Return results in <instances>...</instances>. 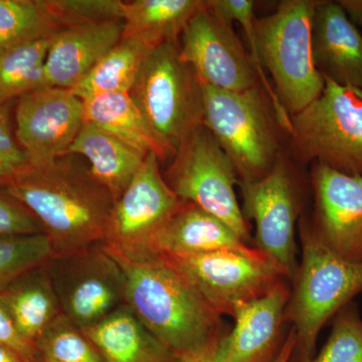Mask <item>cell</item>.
Returning a JSON list of instances; mask_svg holds the SVG:
<instances>
[{
	"label": "cell",
	"instance_id": "484cf974",
	"mask_svg": "<svg viewBox=\"0 0 362 362\" xmlns=\"http://www.w3.org/2000/svg\"><path fill=\"white\" fill-rule=\"evenodd\" d=\"M63 30L47 0H0V56Z\"/></svg>",
	"mask_w": 362,
	"mask_h": 362
},
{
	"label": "cell",
	"instance_id": "ab89813d",
	"mask_svg": "<svg viewBox=\"0 0 362 362\" xmlns=\"http://www.w3.org/2000/svg\"><path fill=\"white\" fill-rule=\"evenodd\" d=\"M44 362H54V361H45Z\"/></svg>",
	"mask_w": 362,
	"mask_h": 362
},
{
	"label": "cell",
	"instance_id": "7402d4cb",
	"mask_svg": "<svg viewBox=\"0 0 362 362\" xmlns=\"http://www.w3.org/2000/svg\"><path fill=\"white\" fill-rule=\"evenodd\" d=\"M83 101L85 122L110 133L144 156L156 154L161 162L173 159V154L150 127L129 93L99 95Z\"/></svg>",
	"mask_w": 362,
	"mask_h": 362
},
{
	"label": "cell",
	"instance_id": "6da1fadb",
	"mask_svg": "<svg viewBox=\"0 0 362 362\" xmlns=\"http://www.w3.org/2000/svg\"><path fill=\"white\" fill-rule=\"evenodd\" d=\"M125 278V303L176 356L197 354L225 335L221 316L163 255L105 246Z\"/></svg>",
	"mask_w": 362,
	"mask_h": 362
},
{
	"label": "cell",
	"instance_id": "f1b7e54d",
	"mask_svg": "<svg viewBox=\"0 0 362 362\" xmlns=\"http://www.w3.org/2000/svg\"><path fill=\"white\" fill-rule=\"evenodd\" d=\"M207 6L214 11L216 16H220L226 23L233 25V21L239 23L244 30L247 42L251 47L250 58L252 59V66L258 76L259 83L266 93L267 97L270 100L272 108L277 119L279 126L286 132L291 131V117L285 110L282 103L276 94L275 89L271 85L270 81L266 76L265 69L259 61L258 51L254 40L255 2L252 0H209Z\"/></svg>",
	"mask_w": 362,
	"mask_h": 362
},
{
	"label": "cell",
	"instance_id": "44dd1931",
	"mask_svg": "<svg viewBox=\"0 0 362 362\" xmlns=\"http://www.w3.org/2000/svg\"><path fill=\"white\" fill-rule=\"evenodd\" d=\"M82 331L106 362H177L175 354L152 335L127 304Z\"/></svg>",
	"mask_w": 362,
	"mask_h": 362
},
{
	"label": "cell",
	"instance_id": "836d02e7",
	"mask_svg": "<svg viewBox=\"0 0 362 362\" xmlns=\"http://www.w3.org/2000/svg\"><path fill=\"white\" fill-rule=\"evenodd\" d=\"M44 233L39 221L25 207L0 195V238L23 237Z\"/></svg>",
	"mask_w": 362,
	"mask_h": 362
},
{
	"label": "cell",
	"instance_id": "3957f363",
	"mask_svg": "<svg viewBox=\"0 0 362 362\" xmlns=\"http://www.w3.org/2000/svg\"><path fill=\"white\" fill-rule=\"evenodd\" d=\"M301 262L293 279L286 322L296 335L294 358L315 356L319 333L331 319L362 292V264L340 258L321 240L312 221H299Z\"/></svg>",
	"mask_w": 362,
	"mask_h": 362
},
{
	"label": "cell",
	"instance_id": "277c9868",
	"mask_svg": "<svg viewBox=\"0 0 362 362\" xmlns=\"http://www.w3.org/2000/svg\"><path fill=\"white\" fill-rule=\"evenodd\" d=\"M201 84L202 123L233 161L239 183L265 177L282 152L278 121L263 88L258 85L244 92H233Z\"/></svg>",
	"mask_w": 362,
	"mask_h": 362
},
{
	"label": "cell",
	"instance_id": "ffe728a7",
	"mask_svg": "<svg viewBox=\"0 0 362 362\" xmlns=\"http://www.w3.org/2000/svg\"><path fill=\"white\" fill-rule=\"evenodd\" d=\"M80 156L89 161V171L108 190L114 202L141 168L147 156L101 128L85 122L66 156Z\"/></svg>",
	"mask_w": 362,
	"mask_h": 362
},
{
	"label": "cell",
	"instance_id": "8d00e7d4",
	"mask_svg": "<svg viewBox=\"0 0 362 362\" xmlns=\"http://www.w3.org/2000/svg\"><path fill=\"white\" fill-rule=\"evenodd\" d=\"M354 25L362 28V0H337Z\"/></svg>",
	"mask_w": 362,
	"mask_h": 362
},
{
	"label": "cell",
	"instance_id": "9a60e30c",
	"mask_svg": "<svg viewBox=\"0 0 362 362\" xmlns=\"http://www.w3.org/2000/svg\"><path fill=\"white\" fill-rule=\"evenodd\" d=\"M311 182L317 235L340 258L362 264V176L314 163Z\"/></svg>",
	"mask_w": 362,
	"mask_h": 362
},
{
	"label": "cell",
	"instance_id": "30bf717a",
	"mask_svg": "<svg viewBox=\"0 0 362 362\" xmlns=\"http://www.w3.org/2000/svg\"><path fill=\"white\" fill-rule=\"evenodd\" d=\"M49 269L62 313L81 330L126 304L123 272L103 244L54 257Z\"/></svg>",
	"mask_w": 362,
	"mask_h": 362
},
{
	"label": "cell",
	"instance_id": "e575fe53",
	"mask_svg": "<svg viewBox=\"0 0 362 362\" xmlns=\"http://www.w3.org/2000/svg\"><path fill=\"white\" fill-rule=\"evenodd\" d=\"M0 344L13 350L28 362H42L37 346L25 339L14 325L11 314L0 298Z\"/></svg>",
	"mask_w": 362,
	"mask_h": 362
},
{
	"label": "cell",
	"instance_id": "2e32d148",
	"mask_svg": "<svg viewBox=\"0 0 362 362\" xmlns=\"http://www.w3.org/2000/svg\"><path fill=\"white\" fill-rule=\"evenodd\" d=\"M290 289L283 282L258 299L238 305L235 326L218 343L223 362H273L282 349Z\"/></svg>",
	"mask_w": 362,
	"mask_h": 362
},
{
	"label": "cell",
	"instance_id": "5bb4252c",
	"mask_svg": "<svg viewBox=\"0 0 362 362\" xmlns=\"http://www.w3.org/2000/svg\"><path fill=\"white\" fill-rule=\"evenodd\" d=\"M85 123L84 101L71 90L42 87L23 95L16 109V137L33 166L66 156Z\"/></svg>",
	"mask_w": 362,
	"mask_h": 362
},
{
	"label": "cell",
	"instance_id": "52a82bcc",
	"mask_svg": "<svg viewBox=\"0 0 362 362\" xmlns=\"http://www.w3.org/2000/svg\"><path fill=\"white\" fill-rule=\"evenodd\" d=\"M129 94L173 156L204 121L202 84L181 59L178 42L159 45L149 54Z\"/></svg>",
	"mask_w": 362,
	"mask_h": 362
},
{
	"label": "cell",
	"instance_id": "f35d334b",
	"mask_svg": "<svg viewBox=\"0 0 362 362\" xmlns=\"http://www.w3.org/2000/svg\"><path fill=\"white\" fill-rule=\"evenodd\" d=\"M0 362H28L13 350L0 344Z\"/></svg>",
	"mask_w": 362,
	"mask_h": 362
},
{
	"label": "cell",
	"instance_id": "f546056e",
	"mask_svg": "<svg viewBox=\"0 0 362 362\" xmlns=\"http://www.w3.org/2000/svg\"><path fill=\"white\" fill-rule=\"evenodd\" d=\"M51 242L44 233L0 238V289L54 258Z\"/></svg>",
	"mask_w": 362,
	"mask_h": 362
},
{
	"label": "cell",
	"instance_id": "1f68e13d",
	"mask_svg": "<svg viewBox=\"0 0 362 362\" xmlns=\"http://www.w3.org/2000/svg\"><path fill=\"white\" fill-rule=\"evenodd\" d=\"M47 4L65 30L89 23L123 21L126 2L119 0H47Z\"/></svg>",
	"mask_w": 362,
	"mask_h": 362
},
{
	"label": "cell",
	"instance_id": "ac0fdd59",
	"mask_svg": "<svg viewBox=\"0 0 362 362\" xmlns=\"http://www.w3.org/2000/svg\"><path fill=\"white\" fill-rule=\"evenodd\" d=\"M123 32L124 21H112L57 33L45 59V87L73 89L120 42Z\"/></svg>",
	"mask_w": 362,
	"mask_h": 362
},
{
	"label": "cell",
	"instance_id": "ba28073f",
	"mask_svg": "<svg viewBox=\"0 0 362 362\" xmlns=\"http://www.w3.org/2000/svg\"><path fill=\"white\" fill-rule=\"evenodd\" d=\"M163 175L183 202L220 218L246 244L251 239L247 221L235 194L239 175L230 157L204 123L182 140Z\"/></svg>",
	"mask_w": 362,
	"mask_h": 362
},
{
	"label": "cell",
	"instance_id": "8992f818",
	"mask_svg": "<svg viewBox=\"0 0 362 362\" xmlns=\"http://www.w3.org/2000/svg\"><path fill=\"white\" fill-rule=\"evenodd\" d=\"M324 82L320 96L291 117L293 156L362 176V88Z\"/></svg>",
	"mask_w": 362,
	"mask_h": 362
},
{
	"label": "cell",
	"instance_id": "cb8c5ba5",
	"mask_svg": "<svg viewBox=\"0 0 362 362\" xmlns=\"http://www.w3.org/2000/svg\"><path fill=\"white\" fill-rule=\"evenodd\" d=\"M156 47L138 35L123 37L71 92L82 100L111 93H130L143 64Z\"/></svg>",
	"mask_w": 362,
	"mask_h": 362
},
{
	"label": "cell",
	"instance_id": "83f0119b",
	"mask_svg": "<svg viewBox=\"0 0 362 362\" xmlns=\"http://www.w3.org/2000/svg\"><path fill=\"white\" fill-rule=\"evenodd\" d=\"M42 362H106L92 341L63 313L35 341Z\"/></svg>",
	"mask_w": 362,
	"mask_h": 362
},
{
	"label": "cell",
	"instance_id": "d4e9b609",
	"mask_svg": "<svg viewBox=\"0 0 362 362\" xmlns=\"http://www.w3.org/2000/svg\"><path fill=\"white\" fill-rule=\"evenodd\" d=\"M206 4L201 0L126 2L123 37L138 35L157 45L180 42L188 21Z\"/></svg>",
	"mask_w": 362,
	"mask_h": 362
},
{
	"label": "cell",
	"instance_id": "603a6c76",
	"mask_svg": "<svg viewBox=\"0 0 362 362\" xmlns=\"http://www.w3.org/2000/svg\"><path fill=\"white\" fill-rule=\"evenodd\" d=\"M0 298L21 337L35 345L47 326L62 314L49 263L0 289Z\"/></svg>",
	"mask_w": 362,
	"mask_h": 362
},
{
	"label": "cell",
	"instance_id": "7a4b0ae2",
	"mask_svg": "<svg viewBox=\"0 0 362 362\" xmlns=\"http://www.w3.org/2000/svg\"><path fill=\"white\" fill-rule=\"evenodd\" d=\"M1 194L35 216L54 257L104 244L114 201L108 190L71 156L30 166Z\"/></svg>",
	"mask_w": 362,
	"mask_h": 362
},
{
	"label": "cell",
	"instance_id": "d6986e66",
	"mask_svg": "<svg viewBox=\"0 0 362 362\" xmlns=\"http://www.w3.org/2000/svg\"><path fill=\"white\" fill-rule=\"evenodd\" d=\"M247 246L230 226L204 209L185 202L159 230L149 251L165 256H190Z\"/></svg>",
	"mask_w": 362,
	"mask_h": 362
},
{
	"label": "cell",
	"instance_id": "9c48e42d",
	"mask_svg": "<svg viewBox=\"0 0 362 362\" xmlns=\"http://www.w3.org/2000/svg\"><path fill=\"white\" fill-rule=\"evenodd\" d=\"M165 257L221 316L232 317L238 305L258 299L288 280L257 247Z\"/></svg>",
	"mask_w": 362,
	"mask_h": 362
},
{
	"label": "cell",
	"instance_id": "8fae6325",
	"mask_svg": "<svg viewBox=\"0 0 362 362\" xmlns=\"http://www.w3.org/2000/svg\"><path fill=\"white\" fill-rule=\"evenodd\" d=\"M150 153L122 194L114 202L103 245L122 252L149 251L159 230L185 202L175 194Z\"/></svg>",
	"mask_w": 362,
	"mask_h": 362
},
{
	"label": "cell",
	"instance_id": "4fadbf2b",
	"mask_svg": "<svg viewBox=\"0 0 362 362\" xmlns=\"http://www.w3.org/2000/svg\"><path fill=\"white\" fill-rule=\"evenodd\" d=\"M181 59L194 70L202 84L244 92L259 85L249 52L233 30L204 6L190 18L181 33Z\"/></svg>",
	"mask_w": 362,
	"mask_h": 362
},
{
	"label": "cell",
	"instance_id": "5b68a950",
	"mask_svg": "<svg viewBox=\"0 0 362 362\" xmlns=\"http://www.w3.org/2000/svg\"><path fill=\"white\" fill-rule=\"evenodd\" d=\"M317 0H285L277 11L256 18L254 40L259 61L290 117L320 96L324 78L312 58L311 25Z\"/></svg>",
	"mask_w": 362,
	"mask_h": 362
},
{
	"label": "cell",
	"instance_id": "7c38bea8",
	"mask_svg": "<svg viewBox=\"0 0 362 362\" xmlns=\"http://www.w3.org/2000/svg\"><path fill=\"white\" fill-rule=\"evenodd\" d=\"M246 220L256 225L257 249L268 256L293 281L299 263L295 228L299 214L296 188L284 157L265 177L252 183H239Z\"/></svg>",
	"mask_w": 362,
	"mask_h": 362
},
{
	"label": "cell",
	"instance_id": "4dcf8cb0",
	"mask_svg": "<svg viewBox=\"0 0 362 362\" xmlns=\"http://www.w3.org/2000/svg\"><path fill=\"white\" fill-rule=\"evenodd\" d=\"M309 362H362V318L354 302L335 315L327 341Z\"/></svg>",
	"mask_w": 362,
	"mask_h": 362
},
{
	"label": "cell",
	"instance_id": "4316f807",
	"mask_svg": "<svg viewBox=\"0 0 362 362\" xmlns=\"http://www.w3.org/2000/svg\"><path fill=\"white\" fill-rule=\"evenodd\" d=\"M54 37L21 45L0 56V106L45 87V59Z\"/></svg>",
	"mask_w": 362,
	"mask_h": 362
},
{
	"label": "cell",
	"instance_id": "d590c367",
	"mask_svg": "<svg viewBox=\"0 0 362 362\" xmlns=\"http://www.w3.org/2000/svg\"><path fill=\"white\" fill-rule=\"evenodd\" d=\"M220 341L211 345L209 349L202 350V351L181 356L177 358V362H223L220 354H218V343Z\"/></svg>",
	"mask_w": 362,
	"mask_h": 362
},
{
	"label": "cell",
	"instance_id": "74e56055",
	"mask_svg": "<svg viewBox=\"0 0 362 362\" xmlns=\"http://www.w3.org/2000/svg\"><path fill=\"white\" fill-rule=\"evenodd\" d=\"M295 347H296V335L294 329L291 328L285 338L282 349L273 362H298L294 358Z\"/></svg>",
	"mask_w": 362,
	"mask_h": 362
},
{
	"label": "cell",
	"instance_id": "e0dca14e",
	"mask_svg": "<svg viewBox=\"0 0 362 362\" xmlns=\"http://www.w3.org/2000/svg\"><path fill=\"white\" fill-rule=\"evenodd\" d=\"M311 49L314 65L324 78L362 88V33L337 1L317 0Z\"/></svg>",
	"mask_w": 362,
	"mask_h": 362
},
{
	"label": "cell",
	"instance_id": "d6a6232c",
	"mask_svg": "<svg viewBox=\"0 0 362 362\" xmlns=\"http://www.w3.org/2000/svg\"><path fill=\"white\" fill-rule=\"evenodd\" d=\"M13 103V102H11ZM11 103L0 106V187H4L32 166L13 133Z\"/></svg>",
	"mask_w": 362,
	"mask_h": 362
}]
</instances>
